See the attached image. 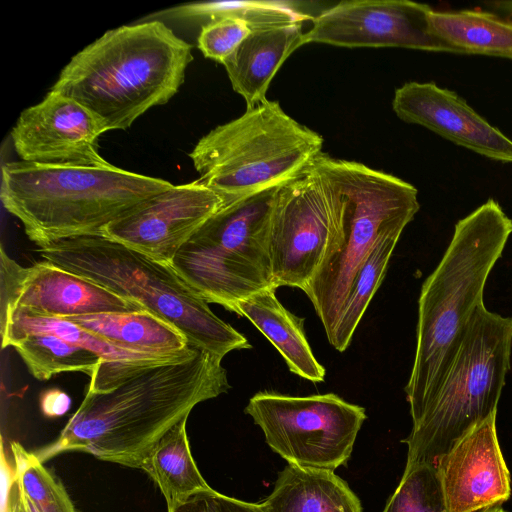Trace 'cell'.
Here are the masks:
<instances>
[{"label": "cell", "mask_w": 512, "mask_h": 512, "mask_svg": "<svg viewBox=\"0 0 512 512\" xmlns=\"http://www.w3.org/2000/svg\"><path fill=\"white\" fill-rule=\"evenodd\" d=\"M392 108L404 122L492 160L512 163V140L453 91L433 82H407L395 90Z\"/></svg>", "instance_id": "obj_17"}, {"label": "cell", "mask_w": 512, "mask_h": 512, "mask_svg": "<svg viewBox=\"0 0 512 512\" xmlns=\"http://www.w3.org/2000/svg\"><path fill=\"white\" fill-rule=\"evenodd\" d=\"M382 512H449L436 465H406Z\"/></svg>", "instance_id": "obj_29"}, {"label": "cell", "mask_w": 512, "mask_h": 512, "mask_svg": "<svg viewBox=\"0 0 512 512\" xmlns=\"http://www.w3.org/2000/svg\"><path fill=\"white\" fill-rule=\"evenodd\" d=\"M37 252L43 261L139 303L196 348L222 358L233 350L251 348L247 338L220 319L170 265L102 235L51 241Z\"/></svg>", "instance_id": "obj_5"}, {"label": "cell", "mask_w": 512, "mask_h": 512, "mask_svg": "<svg viewBox=\"0 0 512 512\" xmlns=\"http://www.w3.org/2000/svg\"><path fill=\"white\" fill-rule=\"evenodd\" d=\"M432 10L408 0L341 1L313 18L304 44L454 53L431 32L428 16Z\"/></svg>", "instance_id": "obj_12"}, {"label": "cell", "mask_w": 512, "mask_h": 512, "mask_svg": "<svg viewBox=\"0 0 512 512\" xmlns=\"http://www.w3.org/2000/svg\"><path fill=\"white\" fill-rule=\"evenodd\" d=\"M0 327L11 309L42 317L143 310L139 303L45 261L23 267L0 250Z\"/></svg>", "instance_id": "obj_13"}, {"label": "cell", "mask_w": 512, "mask_h": 512, "mask_svg": "<svg viewBox=\"0 0 512 512\" xmlns=\"http://www.w3.org/2000/svg\"><path fill=\"white\" fill-rule=\"evenodd\" d=\"M345 208L340 186L316 159L276 187L269 230L276 288L306 289L341 242Z\"/></svg>", "instance_id": "obj_10"}, {"label": "cell", "mask_w": 512, "mask_h": 512, "mask_svg": "<svg viewBox=\"0 0 512 512\" xmlns=\"http://www.w3.org/2000/svg\"><path fill=\"white\" fill-rule=\"evenodd\" d=\"M126 351L174 356L192 345L174 326L143 309L128 313H99L64 318Z\"/></svg>", "instance_id": "obj_22"}, {"label": "cell", "mask_w": 512, "mask_h": 512, "mask_svg": "<svg viewBox=\"0 0 512 512\" xmlns=\"http://www.w3.org/2000/svg\"><path fill=\"white\" fill-rule=\"evenodd\" d=\"M276 289H264L238 302L235 313L246 317L273 344L290 372L314 383L323 382L326 370L306 338L305 318L287 310L278 300Z\"/></svg>", "instance_id": "obj_20"}, {"label": "cell", "mask_w": 512, "mask_h": 512, "mask_svg": "<svg viewBox=\"0 0 512 512\" xmlns=\"http://www.w3.org/2000/svg\"><path fill=\"white\" fill-rule=\"evenodd\" d=\"M478 512H508V511L503 509L501 505H497V506H493V507H490V508H485V509H483L481 511H478Z\"/></svg>", "instance_id": "obj_35"}, {"label": "cell", "mask_w": 512, "mask_h": 512, "mask_svg": "<svg viewBox=\"0 0 512 512\" xmlns=\"http://www.w3.org/2000/svg\"><path fill=\"white\" fill-rule=\"evenodd\" d=\"M48 396L52 401L48 397L44 398L42 401V408L46 415H60L67 410L69 406V399L65 394L53 391L52 393H49Z\"/></svg>", "instance_id": "obj_33"}, {"label": "cell", "mask_w": 512, "mask_h": 512, "mask_svg": "<svg viewBox=\"0 0 512 512\" xmlns=\"http://www.w3.org/2000/svg\"><path fill=\"white\" fill-rule=\"evenodd\" d=\"M260 504L265 512H363L357 495L334 471L290 463Z\"/></svg>", "instance_id": "obj_21"}, {"label": "cell", "mask_w": 512, "mask_h": 512, "mask_svg": "<svg viewBox=\"0 0 512 512\" xmlns=\"http://www.w3.org/2000/svg\"><path fill=\"white\" fill-rule=\"evenodd\" d=\"M171 512H265V510L260 503L235 499L211 488L192 495Z\"/></svg>", "instance_id": "obj_31"}, {"label": "cell", "mask_w": 512, "mask_h": 512, "mask_svg": "<svg viewBox=\"0 0 512 512\" xmlns=\"http://www.w3.org/2000/svg\"><path fill=\"white\" fill-rule=\"evenodd\" d=\"M323 137L266 100L203 136L189 157L224 204L275 188L322 153Z\"/></svg>", "instance_id": "obj_6"}, {"label": "cell", "mask_w": 512, "mask_h": 512, "mask_svg": "<svg viewBox=\"0 0 512 512\" xmlns=\"http://www.w3.org/2000/svg\"><path fill=\"white\" fill-rule=\"evenodd\" d=\"M346 200L342 239L303 291L332 335L341 307L360 266L385 234L403 231L418 212V191L410 183L362 163L317 156Z\"/></svg>", "instance_id": "obj_8"}, {"label": "cell", "mask_w": 512, "mask_h": 512, "mask_svg": "<svg viewBox=\"0 0 512 512\" xmlns=\"http://www.w3.org/2000/svg\"><path fill=\"white\" fill-rule=\"evenodd\" d=\"M431 32L457 54H479L512 60V22L481 10L434 11Z\"/></svg>", "instance_id": "obj_23"}, {"label": "cell", "mask_w": 512, "mask_h": 512, "mask_svg": "<svg viewBox=\"0 0 512 512\" xmlns=\"http://www.w3.org/2000/svg\"><path fill=\"white\" fill-rule=\"evenodd\" d=\"M304 44L303 24L253 30L223 66L233 90L247 108L267 100L273 77L286 59Z\"/></svg>", "instance_id": "obj_19"}, {"label": "cell", "mask_w": 512, "mask_h": 512, "mask_svg": "<svg viewBox=\"0 0 512 512\" xmlns=\"http://www.w3.org/2000/svg\"><path fill=\"white\" fill-rule=\"evenodd\" d=\"M14 475L39 512H76L61 481L43 465L34 452L17 442L11 443Z\"/></svg>", "instance_id": "obj_28"}, {"label": "cell", "mask_w": 512, "mask_h": 512, "mask_svg": "<svg viewBox=\"0 0 512 512\" xmlns=\"http://www.w3.org/2000/svg\"><path fill=\"white\" fill-rule=\"evenodd\" d=\"M224 205L201 181L173 185L109 223L101 235L157 262L176 253Z\"/></svg>", "instance_id": "obj_14"}, {"label": "cell", "mask_w": 512, "mask_h": 512, "mask_svg": "<svg viewBox=\"0 0 512 512\" xmlns=\"http://www.w3.org/2000/svg\"><path fill=\"white\" fill-rule=\"evenodd\" d=\"M192 46L158 20L108 30L74 55L50 90L76 100L108 130H126L184 82Z\"/></svg>", "instance_id": "obj_3"}, {"label": "cell", "mask_w": 512, "mask_h": 512, "mask_svg": "<svg viewBox=\"0 0 512 512\" xmlns=\"http://www.w3.org/2000/svg\"><path fill=\"white\" fill-rule=\"evenodd\" d=\"M169 18L205 19L207 22L234 18L245 22L251 30L313 20L291 1H204L182 4L157 13Z\"/></svg>", "instance_id": "obj_26"}, {"label": "cell", "mask_w": 512, "mask_h": 512, "mask_svg": "<svg viewBox=\"0 0 512 512\" xmlns=\"http://www.w3.org/2000/svg\"><path fill=\"white\" fill-rule=\"evenodd\" d=\"M496 415L475 426L436 462L449 512H478L511 496Z\"/></svg>", "instance_id": "obj_16"}, {"label": "cell", "mask_w": 512, "mask_h": 512, "mask_svg": "<svg viewBox=\"0 0 512 512\" xmlns=\"http://www.w3.org/2000/svg\"><path fill=\"white\" fill-rule=\"evenodd\" d=\"M495 6H498L499 9L508 11L509 13H512V1L509 2H497L495 3Z\"/></svg>", "instance_id": "obj_34"}, {"label": "cell", "mask_w": 512, "mask_h": 512, "mask_svg": "<svg viewBox=\"0 0 512 512\" xmlns=\"http://www.w3.org/2000/svg\"><path fill=\"white\" fill-rule=\"evenodd\" d=\"M252 32L243 21L222 18L202 25L197 46L204 57L224 64Z\"/></svg>", "instance_id": "obj_30"}, {"label": "cell", "mask_w": 512, "mask_h": 512, "mask_svg": "<svg viewBox=\"0 0 512 512\" xmlns=\"http://www.w3.org/2000/svg\"><path fill=\"white\" fill-rule=\"evenodd\" d=\"M275 189L224 204L171 261L208 303L235 312L238 302L275 287L269 248Z\"/></svg>", "instance_id": "obj_9"}, {"label": "cell", "mask_w": 512, "mask_h": 512, "mask_svg": "<svg viewBox=\"0 0 512 512\" xmlns=\"http://www.w3.org/2000/svg\"><path fill=\"white\" fill-rule=\"evenodd\" d=\"M2 348L12 346L18 339L36 333L52 334L83 346L100 355L107 363L91 377L87 391L108 392L140 371L158 364L189 356L195 347L174 356H152L118 348L78 325L60 317H42L11 309L0 327Z\"/></svg>", "instance_id": "obj_18"}, {"label": "cell", "mask_w": 512, "mask_h": 512, "mask_svg": "<svg viewBox=\"0 0 512 512\" xmlns=\"http://www.w3.org/2000/svg\"><path fill=\"white\" fill-rule=\"evenodd\" d=\"M3 512H39L27 497L14 473L6 489Z\"/></svg>", "instance_id": "obj_32"}, {"label": "cell", "mask_w": 512, "mask_h": 512, "mask_svg": "<svg viewBox=\"0 0 512 512\" xmlns=\"http://www.w3.org/2000/svg\"><path fill=\"white\" fill-rule=\"evenodd\" d=\"M187 419L177 423L158 441L141 466L162 492L168 512L192 495L211 489L192 457Z\"/></svg>", "instance_id": "obj_24"}, {"label": "cell", "mask_w": 512, "mask_h": 512, "mask_svg": "<svg viewBox=\"0 0 512 512\" xmlns=\"http://www.w3.org/2000/svg\"><path fill=\"white\" fill-rule=\"evenodd\" d=\"M512 220L489 199L455 225L418 301L416 351L405 386L412 422L431 401L460 349L465 329L483 304L488 276L501 257Z\"/></svg>", "instance_id": "obj_2"}, {"label": "cell", "mask_w": 512, "mask_h": 512, "mask_svg": "<svg viewBox=\"0 0 512 512\" xmlns=\"http://www.w3.org/2000/svg\"><path fill=\"white\" fill-rule=\"evenodd\" d=\"M222 357L195 348L148 367L108 392L85 397L55 441L34 453L41 462L78 451L140 468L158 441L199 403L231 388Z\"/></svg>", "instance_id": "obj_1"}, {"label": "cell", "mask_w": 512, "mask_h": 512, "mask_svg": "<svg viewBox=\"0 0 512 512\" xmlns=\"http://www.w3.org/2000/svg\"><path fill=\"white\" fill-rule=\"evenodd\" d=\"M106 131L85 106L50 90L41 102L22 111L11 139L21 161L100 166L109 163L98 150V139Z\"/></svg>", "instance_id": "obj_15"}, {"label": "cell", "mask_w": 512, "mask_h": 512, "mask_svg": "<svg viewBox=\"0 0 512 512\" xmlns=\"http://www.w3.org/2000/svg\"><path fill=\"white\" fill-rule=\"evenodd\" d=\"M38 380L62 372H83L90 376L107 362L97 353L52 334L26 335L12 344Z\"/></svg>", "instance_id": "obj_27"}, {"label": "cell", "mask_w": 512, "mask_h": 512, "mask_svg": "<svg viewBox=\"0 0 512 512\" xmlns=\"http://www.w3.org/2000/svg\"><path fill=\"white\" fill-rule=\"evenodd\" d=\"M403 231H393L383 235L360 266L343 306L329 343L339 352L345 351L367 310V307L380 287L391 255Z\"/></svg>", "instance_id": "obj_25"}, {"label": "cell", "mask_w": 512, "mask_h": 512, "mask_svg": "<svg viewBox=\"0 0 512 512\" xmlns=\"http://www.w3.org/2000/svg\"><path fill=\"white\" fill-rule=\"evenodd\" d=\"M0 198L28 238L51 241L101 235L109 223L174 184L108 163L74 166L7 162L1 169Z\"/></svg>", "instance_id": "obj_4"}, {"label": "cell", "mask_w": 512, "mask_h": 512, "mask_svg": "<svg viewBox=\"0 0 512 512\" xmlns=\"http://www.w3.org/2000/svg\"><path fill=\"white\" fill-rule=\"evenodd\" d=\"M244 412L288 463L334 471L351 456L365 408L334 393L291 396L260 391Z\"/></svg>", "instance_id": "obj_11"}, {"label": "cell", "mask_w": 512, "mask_h": 512, "mask_svg": "<svg viewBox=\"0 0 512 512\" xmlns=\"http://www.w3.org/2000/svg\"><path fill=\"white\" fill-rule=\"evenodd\" d=\"M511 350L512 317L479 305L443 382L402 440L408 447L406 465H436L465 434L497 413Z\"/></svg>", "instance_id": "obj_7"}]
</instances>
